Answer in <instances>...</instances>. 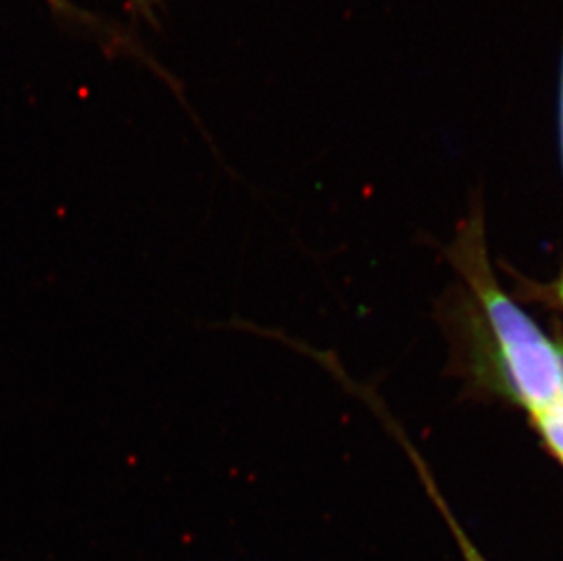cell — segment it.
I'll return each instance as SVG.
<instances>
[{"label":"cell","instance_id":"1","mask_svg":"<svg viewBox=\"0 0 563 561\" xmlns=\"http://www.w3.org/2000/svg\"><path fill=\"white\" fill-rule=\"evenodd\" d=\"M454 260L484 310L510 396L529 416L563 399V343L548 338L537 321L501 290L476 224L463 232Z\"/></svg>","mask_w":563,"mask_h":561},{"label":"cell","instance_id":"2","mask_svg":"<svg viewBox=\"0 0 563 561\" xmlns=\"http://www.w3.org/2000/svg\"><path fill=\"white\" fill-rule=\"evenodd\" d=\"M531 419L549 452L563 466V399L542 413L532 414Z\"/></svg>","mask_w":563,"mask_h":561},{"label":"cell","instance_id":"3","mask_svg":"<svg viewBox=\"0 0 563 561\" xmlns=\"http://www.w3.org/2000/svg\"><path fill=\"white\" fill-rule=\"evenodd\" d=\"M410 454L415 458L416 466H418V471H420L421 477H423V482H426L427 488H429V493H431L432 499H434V504L438 505L441 514H443V518L446 519V524L451 527L452 535L456 538L457 547H460V551H462L463 560L487 561V558L478 551V547L474 546L471 538L465 535V530H462V527L457 525L456 519H454V514L451 513V508L446 507L445 499L441 498V494L438 493L437 485L432 482V477L427 474L426 466L421 465V461H418L415 452H410Z\"/></svg>","mask_w":563,"mask_h":561},{"label":"cell","instance_id":"4","mask_svg":"<svg viewBox=\"0 0 563 561\" xmlns=\"http://www.w3.org/2000/svg\"><path fill=\"white\" fill-rule=\"evenodd\" d=\"M559 141H560V155H562V166H563V48H562V63H560V82H559Z\"/></svg>","mask_w":563,"mask_h":561},{"label":"cell","instance_id":"5","mask_svg":"<svg viewBox=\"0 0 563 561\" xmlns=\"http://www.w3.org/2000/svg\"><path fill=\"white\" fill-rule=\"evenodd\" d=\"M132 4L137 6L139 11L144 15L152 16V10H154L157 0H132Z\"/></svg>","mask_w":563,"mask_h":561},{"label":"cell","instance_id":"6","mask_svg":"<svg viewBox=\"0 0 563 561\" xmlns=\"http://www.w3.org/2000/svg\"><path fill=\"white\" fill-rule=\"evenodd\" d=\"M554 296H556V301L560 302V307L563 308V274L559 280H556V286H554Z\"/></svg>","mask_w":563,"mask_h":561},{"label":"cell","instance_id":"7","mask_svg":"<svg viewBox=\"0 0 563 561\" xmlns=\"http://www.w3.org/2000/svg\"><path fill=\"white\" fill-rule=\"evenodd\" d=\"M52 2H54V4H59V0H52Z\"/></svg>","mask_w":563,"mask_h":561}]
</instances>
